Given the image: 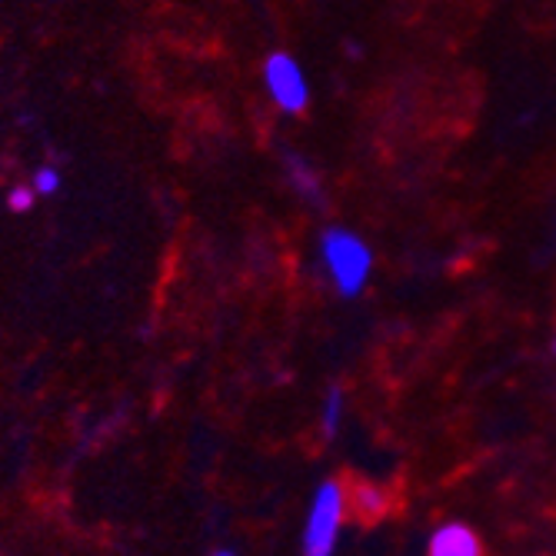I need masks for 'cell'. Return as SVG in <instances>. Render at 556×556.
<instances>
[{
	"mask_svg": "<svg viewBox=\"0 0 556 556\" xmlns=\"http://www.w3.org/2000/svg\"><path fill=\"white\" fill-rule=\"evenodd\" d=\"M340 417H343V390H330L327 393V403H324V417H320V427H324V437H333L337 427H340Z\"/></svg>",
	"mask_w": 556,
	"mask_h": 556,
	"instance_id": "obj_7",
	"label": "cell"
},
{
	"mask_svg": "<svg viewBox=\"0 0 556 556\" xmlns=\"http://www.w3.org/2000/svg\"><path fill=\"white\" fill-rule=\"evenodd\" d=\"M553 350H556V337H553Z\"/></svg>",
	"mask_w": 556,
	"mask_h": 556,
	"instance_id": "obj_11",
	"label": "cell"
},
{
	"mask_svg": "<svg viewBox=\"0 0 556 556\" xmlns=\"http://www.w3.org/2000/svg\"><path fill=\"white\" fill-rule=\"evenodd\" d=\"M264 84H267L270 100L283 114L307 111V104H311L307 74H303V67L290 54H283V50H277V54H270L264 61Z\"/></svg>",
	"mask_w": 556,
	"mask_h": 556,
	"instance_id": "obj_3",
	"label": "cell"
},
{
	"mask_svg": "<svg viewBox=\"0 0 556 556\" xmlns=\"http://www.w3.org/2000/svg\"><path fill=\"white\" fill-rule=\"evenodd\" d=\"M58 187H61V174H58L54 167L37 170V177H34V190H37V193H54Z\"/></svg>",
	"mask_w": 556,
	"mask_h": 556,
	"instance_id": "obj_8",
	"label": "cell"
},
{
	"mask_svg": "<svg viewBox=\"0 0 556 556\" xmlns=\"http://www.w3.org/2000/svg\"><path fill=\"white\" fill-rule=\"evenodd\" d=\"M214 556H233V553H214Z\"/></svg>",
	"mask_w": 556,
	"mask_h": 556,
	"instance_id": "obj_10",
	"label": "cell"
},
{
	"mask_svg": "<svg viewBox=\"0 0 556 556\" xmlns=\"http://www.w3.org/2000/svg\"><path fill=\"white\" fill-rule=\"evenodd\" d=\"M346 507L357 514L364 523H370V520H380L383 517V510H387V496L374 486V483H353L350 490H346Z\"/></svg>",
	"mask_w": 556,
	"mask_h": 556,
	"instance_id": "obj_6",
	"label": "cell"
},
{
	"mask_svg": "<svg viewBox=\"0 0 556 556\" xmlns=\"http://www.w3.org/2000/svg\"><path fill=\"white\" fill-rule=\"evenodd\" d=\"M34 187H14L11 190V197H8V204H11V211H30V204H34Z\"/></svg>",
	"mask_w": 556,
	"mask_h": 556,
	"instance_id": "obj_9",
	"label": "cell"
},
{
	"mask_svg": "<svg viewBox=\"0 0 556 556\" xmlns=\"http://www.w3.org/2000/svg\"><path fill=\"white\" fill-rule=\"evenodd\" d=\"M320 257H324V267H327L340 296H357L367 287L374 254H370V247L361 233H353L346 227L324 230L320 233Z\"/></svg>",
	"mask_w": 556,
	"mask_h": 556,
	"instance_id": "obj_1",
	"label": "cell"
},
{
	"mask_svg": "<svg viewBox=\"0 0 556 556\" xmlns=\"http://www.w3.org/2000/svg\"><path fill=\"white\" fill-rule=\"evenodd\" d=\"M343 510H346V490L337 480H327L314 496L307 536H303V549H307V556H333Z\"/></svg>",
	"mask_w": 556,
	"mask_h": 556,
	"instance_id": "obj_2",
	"label": "cell"
},
{
	"mask_svg": "<svg viewBox=\"0 0 556 556\" xmlns=\"http://www.w3.org/2000/svg\"><path fill=\"white\" fill-rule=\"evenodd\" d=\"M430 556H480V540L470 527L450 523V527H440L433 533Z\"/></svg>",
	"mask_w": 556,
	"mask_h": 556,
	"instance_id": "obj_4",
	"label": "cell"
},
{
	"mask_svg": "<svg viewBox=\"0 0 556 556\" xmlns=\"http://www.w3.org/2000/svg\"><path fill=\"white\" fill-rule=\"evenodd\" d=\"M283 164H287V180H290V187H293L303 200H311V204H324V184H320V174L314 170V164H307V161L296 157V154H287Z\"/></svg>",
	"mask_w": 556,
	"mask_h": 556,
	"instance_id": "obj_5",
	"label": "cell"
}]
</instances>
